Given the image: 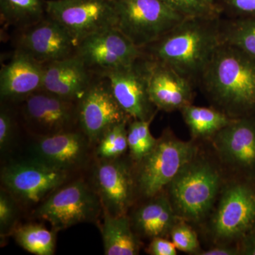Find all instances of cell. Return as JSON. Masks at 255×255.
I'll return each mask as SVG.
<instances>
[{"mask_svg":"<svg viewBox=\"0 0 255 255\" xmlns=\"http://www.w3.org/2000/svg\"><path fill=\"white\" fill-rule=\"evenodd\" d=\"M137 208L130 218L132 227L140 236L153 238L163 237L170 233L175 224L173 206L160 194Z\"/></svg>","mask_w":255,"mask_h":255,"instance_id":"obj_21","label":"cell"},{"mask_svg":"<svg viewBox=\"0 0 255 255\" xmlns=\"http://www.w3.org/2000/svg\"><path fill=\"white\" fill-rule=\"evenodd\" d=\"M186 18H219L221 10L206 0H162Z\"/></svg>","mask_w":255,"mask_h":255,"instance_id":"obj_31","label":"cell"},{"mask_svg":"<svg viewBox=\"0 0 255 255\" xmlns=\"http://www.w3.org/2000/svg\"><path fill=\"white\" fill-rule=\"evenodd\" d=\"M242 253L244 255H255V233L246 238Z\"/></svg>","mask_w":255,"mask_h":255,"instance_id":"obj_36","label":"cell"},{"mask_svg":"<svg viewBox=\"0 0 255 255\" xmlns=\"http://www.w3.org/2000/svg\"><path fill=\"white\" fill-rule=\"evenodd\" d=\"M106 255H136L140 244L128 215L112 216L103 211L99 225Z\"/></svg>","mask_w":255,"mask_h":255,"instance_id":"obj_22","label":"cell"},{"mask_svg":"<svg viewBox=\"0 0 255 255\" xmlns=\"http://www.w3.org/2000/svg\"><path fill=\"white\" fill-rule=\"evenodd\" d=\"M117 28L139 48L153 43L186 17L162 0H114Z\"/></svg>","mask_w":255,"mask_h":255,"instance_id":"obj_5","label":"cell"},{"mask_svg":"<svg viewBox=\"0 0 255 255\" xmlns=\"http://www.w3.org/2000/svg\"><path fill=\"white\" fill-rule=\"evenodd\" d=\"M196 146L166 132L157 139L155 147L137 162L136 190L150 199L158 195L176 176L195 157Z\"/></svg>","mask_w":255,"mask_h":255,"instance_id":"obj_4","label":"cell"},{"mask_svg":"<svg viewBox=\"0 0 255 255\" xmlns=\"http://www.w3.org/2000/svg\"><path fill=\"white\" fill-rule=\"evenodd\" d=\"M43 64L21 52L15 50L0 71L1 102L18 105L32 94L43 89Z\"/></svg>","mask_w":255,"mask_h":255,"instance_id":"obj_18","label":"cell"},{"mask_svg":"<svg viewBox=\"0 0 255 255\" xmlns=\"http://www.w3.org/2000/svg\"><path fill=\"white\" fill-rule=\"evenodd\" d=\"M16 105L18 117L31 137L47 136L79 128L78 102L46 90L35 92Z\"/></svg>","mask_w":255,"mask_h":255,"instance_id":"obj_9","label":"cell"},{"mask_svg":"<svg viewBox=\"0 0 255 255\" xmlns=\"http://www.w3.org/2000/svg\"><path fill=\"white\" fill-rule=\"evenodd\" d=\"M215 143L228 163L243 168H255V124L251 119H233L216 134Z\"/></svg>","mask_w":255,"mask_h":255,"instance_id":"obj_20","label":"cell"},{"mask_svg":"<svg viewBox=\"0 0 255 255\" xmlns=\"http://www.w3.org/2000/svg\"><path fill=\"white\" fill-rule=\"evenodd\" d=\"M184 122L195 137H207L217 133L233 119L227 114L216 109L196 107L189 105L181 110Z\"/></svg>","mask_w":255,"mask_h":255,"instance_id":"obj_24","label":"cell"},{"mask_svg":"<svg viewBox=\"0 0 255 255\" xmlns=\"http://www.w3.org/2000/svg\"><path fill=\"white\" fill-rule=\"evenodd\" d=\"M221 43L237 48L255 58V16L220 21Z\"/></svg>","mask_w":255,"mask_h":255,"instance_id":"obj_26","label":"cell"},{"mask_svg":"<svg viewBox=\"0 0 255 255\" xmlns=\"http://www.w3.org/2000/svg\"><path fill=\"white\" fill-rule=\"evenodd\" d=\"M220 184L221 178L214 167L194 159L169 184L171 204L181 217L199 221L212 208Z\"/></svg>","mask_w":255,"mask_h":255,"instance_id":"obj_7","label":"cell"},{"mask_svg":"<svg viewBox=\"0 0 255 255\" xmlns=\"http://www.w3.org/2000/svg\"><path fill=\"white\" fill-rule=\"evenodd\" d=\"M141 58L131 65L97 75L108 80L114 98L130 119L148 121L154 119L157 108L149 97Z\"/></svg>","mask_w":255,"mask_h":255,"instance_id":"obj_16","label":"cell"},{"mask_svg":"<svg viewBox=\"0 0 255 255\" xmlns=\"http://www.w3.org/2000/svg\"><path fill=\"white\" fill-rule=\"evenodd\" d=\"M42 90L78 102L91 83L94 73L76 55L45 64Z\"/></svg>","mask_w":255,"mask_h":255,"instance_id":"obj_19","label":"cell"},{"mask_svg":"<svg viewBox=\"0 0 255 255\" xmlns=\"http://www.w3.org/2000/svg\"><path fill=\"white\" fill-rule=\"evenodd\" d=\"M78 117L79 128L95 147L110 128L132 120L114 98L108 80L97 74L78 102Z\"/></svg>","mask_w":255,"mask_h":255,"instance_id":"obj_11","label":"cell"},{"mask_svg":"<svg viewBox=\"0 0 255 255\" xmlns=\"http://www.w3.org/2000/svg\"><path fill=\"white\" fill-rule=\"evenodd\" d=\"M1 22L16 30L27 27L46 16L44 0H0Z\"/></svg>","mask_w":255,"mask_h":255,"instance_id":"obj_23","label":"cell"},{"mask_svg":"<svg viewBox=\"0 0 255 255\" xmlns=\"http://www.w3.org/2000/svg\"><path fill=\"white\" fill-rule=\"evenodd\" d=\"M91 184L100 197L103 211L115 216L127 215L136 186L131 168L122 157L97 158Z\"/></svg>","mask_w":255,"mask_h":255,"instance_id":"obj_13","label":"cell"},{"mask_svg":"<svg viewBox=\"0 0 255 255\" xmlns=\"http://www.w3.org/2000/svg\"><path fill=\"white\" fill-rule=\"evenodd\" d=\"M14 44L15 50L43 65L73 56L78 46L59 23L47 16L38 22L17 30Z\"/></svg>","mask_w":255,"mask_h":255,"instance_id":"obj_14","label":"cell"},{"mask_svg":"<svg viewBox=\"0 0 255 255\" xmlns=\"http://www.w3.org/2000/svg\"><path fill=\"white\" fill-rule=\"evenodd\" d=\"M130 121L116 124L104 134L95 147L97 158H118L126 153L128 150L127 128Z\"/></svg>","mask_w":255,"mask_h":255,"instance_id":"obj_28","label":"cell"},{"mask_svg":"<svg viewBox=\"0 0 255 255\" xmlns=\"http://www.w3.org/2000/svg\"><path fill=\"white\" fill-rule=\"evenodd\" d=\"M223 3L236 18L255 16V0H223Z\"/></svg>","mask_w":255,"mask_h":255,"instance_id":"obj_33","label":"cell"},{"mask_svg":"<svg viewBox=\"0 0 255 255\" xmlns=\"http://www.w3.org/2000/svg\"><path fill=\"white\" fill-rule=\"evenodd\" d=\"M239 254L237 249L228 246L217 247L213 249L198 253L201 255H235Z\"/></svg>","mask_w":255,"mask_h":255,"instance_id":"obj_35","label":"cell"},{"mask_svg":"<svg viewBox=\"0 0 255 255\" xmlns=\"http://www.w3.org/2000/svg\"><path fill=\"white\" fill-rule=\"evenodd\" d=\"M255 226V190L235 184L223 193L212 221L215 237L231 241L243 237Z\"/></svg>","mask_w":255,"mask_h":255,"instance_id":"obj_15","label":"cell"},{"mask_svg":"<svg viewBox=\"0 0 255 255\" xmlns=\"http://www.w3.org/2000/svg\"><path fill=\"white\" fill-rule=\"evenodd\" d=\"M206 1H209L210 4H211L213 5H216V6H217V4H216V2H215V0H206Z\"/></svg>","mask_w":255,"mask_h":255,"instance_id":"obj_37","label":"cell"},{"mask_svg":"<svg viewBox=\"0 0 255 255\" xmlns=\"http://www.w3.org/2000/svg\"><path fill=\"white\" fill-rule=\"evenodd\" d=\"M70 174L52 168L36 159L9 160L1 167V187L14 196L21 209L41 204L68 182Z\"/></svg>","mask_w":255,"mask_h":255,"instance_id":"obj_6","label":"cell"},{"mask_svg":"<svg viewBox=\"0 0 255 255\" xmlns=\"http://www.w3.org/2000/svg\"><path fill=\"white\" fill-rule=\"evenodd\" d=\"M103 208L91 183L76 179L65 183L36 209L33 215L59 232L84 223L98 224Z\"/></svg>","mask_w":255,"mask_h":255,"instance_id":"obj_3","label":"cell"},{"mask_svg":"<svg viewBox=\"0 0 255 255\" xmlns=\"http://www.w3.org/2000/svg\"><path fill=\"white\" fill-rule=\"evenodd\" d=\"M219 18H187L142 48L144 56L168 65L193 84H199L221 44Z\"/></svg>","mask_w":255,"mask_h":255,"instance_id":"obj_1","label":"cell"},{"mask_svg":"<svg viewBox=\"0 0 255 255\" xmlns=\"http://www.w3.org/2000/svg\"><path fill=\"white\" fill-rule=\"evenodd\" d=\"M14 105L1 102L0 107V154L3 158H9L17 141L18 111Z\"/></svg>","mask_w":255,"mask_h":255,"instance_id":"obj_29","label":"cell"},{"mask_svg":"<svg viewBox=\"0 0 255 255\" xmlns=\"http://www.w3.org/2000/svg\"><path fill=\"white\" fill-rule=\"evenodd\" d=\"M153 119L134 120L128 124L127 140L132 160L140 162L155 147L157 139L151 134L150 126Z\"/></svg>","mask_w":255,"mask_h":255,"instance_id":"obj_27","label":"cell"},{"mask_svg":"<svg viewBox=\"0 0 255 255\" xmlns=\"http://www.w3.org/2000/svg\"><path fill=\"white\" fill-rule=\"evenodd\" d=\"M57 231L48 230L41 223L18 225L12 236L25 251L36 255H53L56 246Z\"/></svg>","mask_w":255,"mask_h":255,"instance_id":"obj_25","label":"cell"},{"mask_svg":"<svg viewBox=\"0 0 255 255\" xmlns=\"http://www.w3.org/2000/svg\"><path fill=\"white\" fill-rule=\"evenodd\" d=\"M199 85L220 111L231 118H241L255 107V58L221 43Z\"/></svg>","mask_w":255,"mask_h":255,"instance_id":"obj_2","label":"cell"},{"mask_svg":"<svg viewBox=\"0 0 255 255\" xmlns=\"http://www.w3.org/2000/svg\"><path fill=\"white\" fill-rule=\"evenodd\" d=\"M177 248L172 242L162 237L152 238L147 252L151 255H176Z\"/></svg>","mask_w":255,"mask_h":255,"instance_id":"obj_34","label":"cell"},{"mask_svg":"<svg viewBox=\"0 0 255 255\" xmlns=\"http://www.w3.org/2000/svg\"><path fill=\"white\" fill-rule=\"evenodd\" d=\"M21 206L14 196L1 187L0 190V237L4 240L8 236H12L18 227V220L21 215Z\"/></svg>","mask_w":255,"mask_h":255,"instance_id":"obj_30","label":"cell"},{"mask_svg":"<svg viewBox=\"0 0 255 255\" xmlns=\"http://www.w3.org/2000/svg\"><path fill=\"white\" fill-rule=\"evenodd\" d=\"M31 137L27 157L70 175L88 167L95 156V146L79 128L54 135Z\"/></svg>","mask_w":255,"mask_h":255,"instance_id":"obj_10","label":"cell"},{"mask_svg":"<svg viewBox=\"0 0 255 255\" xmlns=\"http://www.w3.org/2000/svg\"><path fill=\"white\" fill-rule=\"evenodd\" d=\"M171 238L177 249L185 253H194L199 249L195 232L187 225H174L170 231Z\"/></svg>","mask_w":255,"mask_h":255,"instance_id":"obj_32","label":"cell"},{"mask_svg":"<svg viewBox=\"0 0 255 255\" xmlns=\"http://www.w3.org/2000/svg\"><path fill=\"white\" fill-rule=\"evenodd\" d=\"M75 55L94 74L131 65L144 55L117 27L87 37L79 43Z\"/></svg>","mask_w":255,"mask_h":255,"instance_id":"obj_12","label":"cell"},{"mask_svg":"<svg viewBox=\"0 0 255 255\" xmlns=\"http://www.w3.org/2000/svg\"><path fill=\"white\" fill-rule=\"evenodd\" d=\"M46 16L59 23L77 46L95 33L117 27L114 0H49Z\"/></svg>","mask_w":255,"mask_h":255,"instance_id":"obj_8","label":"cell"},{"mask_svg":"<svg viewBox=\"0 0 255 255\" xmlns=\"http://www.w3.org/2000/svg\"><path fill=\"white\" fill-rule=\"evenodd\" d=\"M142 70L147 91L157 110L171 112L191 105L194 85L167 64L143 55Z\"/></svg>","mask_w":255,"mask_h":255,"instance_id":"obj_17","label":"cell"}]
</instances>
